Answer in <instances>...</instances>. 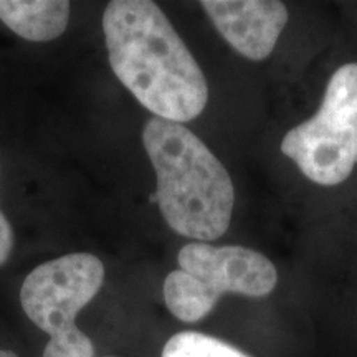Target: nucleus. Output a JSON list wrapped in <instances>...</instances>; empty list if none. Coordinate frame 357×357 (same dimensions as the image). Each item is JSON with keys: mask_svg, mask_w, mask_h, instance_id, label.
Wrapping results in <instances>:
<instances>
[{"mask_svg": "<svg viewBox=\"0 0 357 357\" xmlns=\"http://www.w3.org/2000/svg\"><path fill=\"white\" fill-rule=\"evenodd\" d=\"M160 357H250L222 339L197 331L174 334Z\"/></svg>", "mask_w": 357, "mask_h": 357, "instance_id": "nucleus-8", "label": "nucleus"}, {"mask_svg": "<svg viewBox=\"0 0 357 357\" xmlns=\"http://www.w3.org/2000/svg\"><path fill=\"white\" fill-rule=\"evenodd\" d=\"M200 6L230 47L253 61L271 55L288 24V8L276 0H204Z\"/></svg>", "mask_w": 357, "mask_h": 357, "instance_id": "nucleus-6", "label": "nucleus"}, {"mask_svg": "<svg viewBox=\"0 0 357 357\" xmlns=\"http://www.w3.org/2000/svg\"><path fill=\"white\" fill-rule=\"evenodd\" d=\"M178 270L164 281L167 310L184 323H197L215 307L222 294L265 298L273 291L278 273L273 263L252 248L187 243L177 257Z\"/></svg>", "mask_w": 357, "mask_h": 357, "instance_id": "nucleus-3", "label": "nucleus"}, {"mask_svg": "<svg viewBox=\"0 0 357 357\" xmlns=\"http://www.w3.org/2000/svg\"><path fill=\"white\" fill-rule=\"evenodd\" d=\"M13 250V230L7 217L0 211V266L8 260Z\"/></svg>", "mask_w": 357, "mask_h": 357, "instance_id": "nucleus-9", "label": "nucleus"}, {"mask_svg": "<svg viewBox=\"0 0 357 357\" xmlns=\"http://www.w3.org/2000/svg\"><path fill=\"white\" fill-rule=\"evenodd\" d=\"M142 144L158 177L159 211L176 234L212 242L229 230L235 205L234 182L202 141L181 123L153 118Z\"/></svg>", "mask_w": 357, "mask_h": 357, "instance_id": "nucleus-2", "label": "nucleus"}, {"mask_svg": "<svg viewBox=\"0 0 357 357\" xmlns=\"http://www.w3.org/2000/svg\"><path fill=\"white\" fill-rule=\"evenodd\" d=\"M0 357H19L15 352L7 351V349H0Z\"/></svg>", "mask_w": 357, "mask_h": 357, "instance_id": "nucleus-10", "label": "nucleus"}, {"mask_svg": "<svg viewBox=\"0 0 357 357\" xmlns=\"http://www.w3.org/2000/svg\"><path fill=\"white\" fill-rule=\"evenodd\" d=\"M70 2L63 0H0V20L30 42H52L68 26Z\"/></svg>", "mask_w": 357, "mask_h": 357, "instance_id": "nucleus-7", "label": "nucleus"}, {"mask_svg": "<svg viewBox=\"0 0 357 357\" xmlns=\"http://www.w3.org/2000/svg\"><path fill=\"white\" fill-rule=\"evenodd\" d=\"M102 32L116 78L155 118L184 124L205 109L207 79L158 3L113 0Z\"/></svg>", "mask_w": 357, "mask_h": 357, "instance_id": "nucleus-1", "label": "nucleus"}, {"mask_svg": "<svg viewBox=\"0 0 357 357\" xmlns=\"http://www.w3.org/2000/svg\"><path fill=\"white\" fill-rule=\"evenodd\" d=\"M280 151L314 184L349 178L357 166V63L334 71L316 114L289 129Z\"/></svg>", "mask_w": 357, "mask_h": 357, "instance_id": "nucleus-5", "label": "nucleus"}, {"mask_svg": "<svg viewBox=\"0 0 357 357\" xmlns=\"http://www.w3.org/2000/svg\"><path fill=\"white\" fill-rule=\"evenodd\" d=\"M105 281V265L91 253H70L38 265L26 276L20 303L35 326L48 334L43 357H93L91 339L77 316Z\"/></svg>", "mask_w": 357, "mask_h": 357, "instance_id": "nucleus-4", "label": "nucleus"}]
</instances>
